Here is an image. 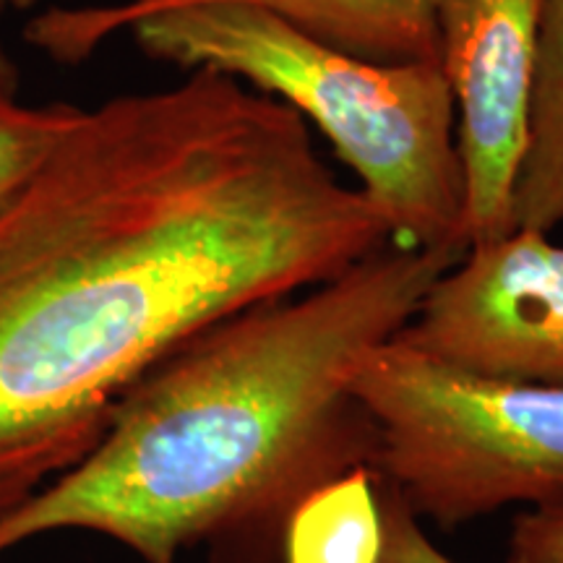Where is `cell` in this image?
I'll return each mask as SVG.
<instances>
[{"label":"cell","mask_w":563,"mask_h":563,"mask_svg":"<svg viewBox=\"0 0 563 563\" xmlns=\"http://www.w3.org/2000/svg\"><path fill=\"white\" fill-rule=\"evenodd\" d=\"M389 243L298 112L232 76L81 108L0 209V517L84 460L188 336Z\"/></svg>","instance_id":"cell-1"},{"label":"cell","mask_w":563,"mask_h":563,"mask_svg":"<svg viewBox=\"0 0 563 563\" xmlns=\"http://www.w3.org/2000/svg\"><path fill=\"white\" fill-rule=\"evenodd\" d=\"M462 253L389 243L199 329L125 391L84 460L0 517V555L95 532L141 563L196 545L214 563H279L300 506L371 464L352 378Z\"/></svg>","instance_id":"cell-2"},{"label":"cell","mask_w":563,"mask_h":563,"mask_svg":"<svg viewBox=\"0 0 563 563\" xmlns=\"http://www.w3.org/2000/svg\"><path fill=\"white\" fill-rule=\"evenodd\" d=\"M150 58L217 70L311 121L384 214L391 243L464 251L456 115L439 63H376L262 5L186 0L125 21Z\"/></svg>","instance_id":"cell-3"},{"label":"cell","mask_w":563,"mask_h":563,"mask_svg":"<svg viewBox=\"0 0 563 563\" xmlns=\"http://www.w3.org/2000/svg\"><path fill=\"white\" fill-rule=\"evenodd\" d=\"M368 473L441 527L563 501V386L475 376L389 340L352 378Z\"/></svg>","instance_id":"cell-4"},{"label":"cell","mask_w":563,"mask_h":563,"mask_svg":"<svg viewBox=\"0 0 563 563\" xmlns=\"http://www.w3.org/2000/svg\"><path fill=\"white\" fill-rule=\"evenodd\" d=\"M394 342L475 376L563 386V245L527 228L467 245Z\"/></svg>","instance_id":"cell-5"},{"label":"cell","mask_w":563,"mask_h":563,"mask_svg":"<svg viewBox=\"0 0 563 563\" xmlns=\"http://www.w3.org/2000/svg\"><path fill=\"white\" fill-rule=\"evenodd\" d=\"M439 66L456 115L464 241L514 230V191L530 146L540 0H435Z\"/></svg>","instance_id":"cell-6"},{"label":"cell","mask_w":563,"mask_h":563,"mask_svg":"<svg viewBox=\"0 0 563 563\" xmlns=\"http://www.w3.org/2000/svg\"><path fill=\"white\" fill-rule=\"evenodd\" d=\"M186 0H125L115 5L51 9L26 40L55 63H81L123 32L125 21ZM277 13L311 37L376 63H439L435 0H241Z\"/></svg>","instance_id":"cell-7"},{"label":"cell","mask_w":563,"mask_h":563,"mask_svg":"<svg viewBox=\"0 0 563 563\" xmlns=\"http://www.w3.org/2000/svg\"><path fill=\"white\" fill-rule=\"evenodd\" d=\"M563 222V0H540V53L530 146L514 191V228Z\"/></svg>","instance_id":"cell-8"},{"label":"cell","mask_w":563,"mask_h":563,"mask_svg":"<svg viewBox=\"0 0 563 563\" xmlns=\"http://www.w3.org/2000/svg\"><path fill=\"white\" fill-rule=\"evenodd\" d=\"M382 548V511L368 470L316 493L290 519L279 563H373Z\"/></svg>","instance_id":"cell-9"},{"label":"cell","mask_w":563,"mask_h":563,"mask_svg":"<svg viewBox=\"0 0 563 563\" xmlns=\"http://www.w3.org/2000/svg\"><path fill=\"white\" fill-rule=\"evenodd\" d=\"M79 104H0V209L30 186L79 115Z\"/></svg>","instance_id":"cell-10"},{"label":"cell","mask_w":563,"mask_h":563,"mask_svg":"<svg viewBox=\"0 0 563 563\" xmlns=\"http://www.w3.org/2000/svg\"><path fill=\"white\" fill-rule=\"evenodd\" d=\"M373 488L382 511V548L373 563H456L428 538L418 514L391 485L373 477Z\"/></svg>","instance_id":"cell-11"},{"label":"cell","mask_w":563,"mask_h":563,"mask_svg":"<svg viewBox=\"0 0 563 563\" xmlns=\"http://www.w3.org/2000/svg\"><path fill=\"white\" fill-rule=\"evenodd\" d=\"M504 563H563V501L517 514Z\"/></svg>","instance_id":"cell-12"},{"label":"cell","mask_w":563,"mask_h":563,"mask_svg":"<svg viewBox=\"0 0 563 563\" xmlns=\"http://www.w3.org/2000/svg\"><path fill=\"white\" fill-rule=\"evenodd\" d=\"M19 89H21L19 66L13 63L11 53L3 47V42H0V104L16 102Z\"/></svg>","instance_id":"cell-13"},{"label":"cell","mask_w":563,"mask_h":563,"mask_svg":"<svg viewBox=\"0 0 563 563\" xmlns=\"http://www.w3.org/2000/svg\"><path fill=\"white\" fill-rule=\"evenodd\" d=\"M40 0H0V13H9V11H30L37 5Z\"/></svg>","instance_id":"cell-14"}]
</instances>
